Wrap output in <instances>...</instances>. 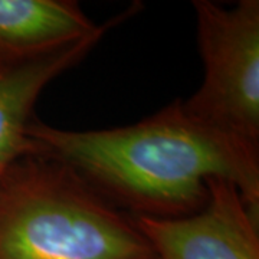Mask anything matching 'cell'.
<instances>
[{"label":"cell","mask_w":259,"mask_h":259,"mask_svg":"<svg viewBox=\"0 0 259 259\" xmlns=\"http://www.w3.org/2000/svg\"><path fill=\"white\" fill-rule=\"evenodd\" d=\"M35 156L72 170L131 216L182 218L203 207L210 179L226 180L259 212L258 146L196 117L176 100L136 124L74 131L35 120Z\"/></svg>","instance_id":"obj_1"},{"label":"cell","mask_w":259,"mask_h":259,"mask_svg":"<svg viewBox=\"0 0 259 259\" xmlns=\"http://www.w3.org/2000/svg\"><path fill=\"white\" fill-rule=\"evenodd\" d=\"M0 259H156L131 214L61 163L28 156L0 185Z\"/></svg>","instance_id":"obj_2"},{"label":"cell","mask_w":259,"mask_h":259,"mask_svg":"<svg viewBox=\"0 0 259 259\" xmlns=\"http://www.w3.org/2000/svg\"><path fill=\"white\" fill-rule=\"evenodd\" d=\"M204 78L185 107L196 117L258 146L259 2L225 8L193 2Z\"/></svg>","instance_id":"obj_3"},{"label":"cell","mask_w":259,"mask_h":259,"mask_svg":"<svg viewBox=\"0 0 259 259\" xmlns=\"http://www.w3.org/2000/svg\"><path fill=\"white\" fill-rule=\"evenodd\" d=\"M200 210L182 218L131 216L156 259H259L258 216L226 180L207 182Z\"/></svg>","instance_id":"obj_4"},{"label":"cell","mask_w":259,"mask_h":259,"mask_svg":"<svg viewBox=\"0 0 259 259\" xmlns=\"http://www.w3.org/2000/svg\"><path fill=\"white\" fill-rule=\"evenodd\" d=\"M139 10L137 5L110 19L93 36L30 61L0 66V185L20 160L35 156L28 137L39 95L55 78L79 64L108 29Z\"/></svg>","instance_id":"obj_5"},{"label":"cell","mask_w":259,"mask_h":259,"mask_svg":"<svg viewBox=\"0 0 259 259\" xmlns=\"http://www.w3.org/2000/svg\"><path fill=\"white\" fill-rule=\"evenodd\" d=\"M104 25H95L76 2L0 0V66L71 47Z\"/></svg>","instance_id":"obj_6"}]
</instances>
